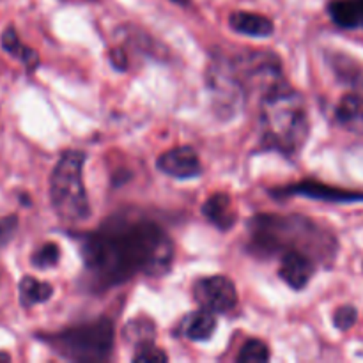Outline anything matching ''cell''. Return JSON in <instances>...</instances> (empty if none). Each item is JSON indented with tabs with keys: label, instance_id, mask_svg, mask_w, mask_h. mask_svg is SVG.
<instances>
[{
	"label": "cell",
	"instance_id": "2e32d148",
	"mask_svg": "<svg viewBox=\"0 0 363 363\" xmlns=\"http://www.w3.org/2000/svg\"><path fill=\"white\" fill-rule=\"evenodd\" d=\"M2 46L6 52H9L11 55L16 57V59L20 60V62L23 64L28 71H34L35 67L39 66L38 53H35L32 48H28V46H25L23 43L20 41V38H18L16 30H14L13 27H9L2 34Z\"/></svg>",
	"mask_w": 363,
	"mask_h": 363
},
{
	"label": "cell",
	"instance_id": "ba28073f",
	"mask_svg": "<svg viewBox=\"0 0 363 363\" xmlns=\"http://www.w3.org/2000/svg\"><path fill=\"white\" fill-rule=\"evenodd\" d=\"M160 172L176 179H194L202 174V163L199 152L191 145H181L165 151L156 160Z\"/></svg>",
	"mask_w": 363,
	"mask_h": 363
},
{
	"label": "cell",
	"instance_id": "8fae6325",
	"mask_svg": "<svg viewBox=\"0 0 363 363\" xmlns=\"http://www.w3.org/2000/svg\"><path fill=\"white\" fill-rule=\"evenodd\" d=\"M202 215L208 218L209 223L216 227L218 230H230L238 222V213L234 209L233 199L229 194H213L206 199L202 204Z\"/></svg>",
	"mask_w": 363,
	"mask_h": 363
},
{
	"label": "cell",
	"instance_id": "9c48e42d",
	"mask_svg": "<svg viewBox=\"0 0 363 363\" xmlns=\"http://www.w3.org/2000/svg\"><path fill=\"white\" fill-rule=\"evenodd\" d=\"M318 261L303 252H287L280 255L279 277L293 291H303L318 272Z\"/></svg>",
	"mask_w": 363,
	"mask_h": 363
},
{
	"label": "cell",
	"instance_id": "277c9868",
	"mask_svg": "<svg viewBox=\"0 0 363 363\" xmlns=\"http://www.w3.org/2000/svg\"><path fill=\"white\" fill-rule=\"evenodd\" d=\"M85 160L87 155L84 151L67 149L50 176V201L64 223H82L91 218V204L84 184Z\"/></svg>",
	"mask_w": 363,
	"mask_h": 363
},
{
	"label": "cell",
	"instance_id": "6da1fadb",
	"mask_svg": "<svg viewBox=\"0 0 363 363\" xmlns=\"http://www.w3.org/2000/svg\"><path fill=\"white\" fill-rule=\"evenodd\" d=\"M77 241L84 261L82 280L92 293H105L138 275L160 279L176 257V245L160 223L126 213L77 234Z\"/></svg>",
	"mask_w": 363,
	"mask_h": 363
},
{
	"label": "cell",
	"instance_id": "603a6c76",
	"mask_svg": "<svg viewBox=\"0 0 363 363\" xmlns=\"http://www.w3.org/2000/svg\"><path fill=\"white\" fill-rule=\"evenodd\" d=\"M110 62L116 69L119 71H126L128 69V59H126V52L121 48H113L110 50Z\"/></svg>",
	"mask_w": 363,
	"mask_h": 363
},
{
	"label": "cell",
	"instance_id": "7c38bea8",
	"mask_svg": "<svg viewBox=\"0 0 363 363\" xmlns=\"http://www.w3.org/2000/svg\"><path fill=\"white\" fill-rule=\"evenodd\" d=\"M229 27L234 32L250 38H269L275 32V23L264 14L248 13V11H234L229 16Z\"/></svg>",
	"mask_w": 363,
	"mask_h": 363
},
{
	"label": "cell",
	"instance_id": "8992f818",
	"mask_svg": "<svg viewBox=\"0 0 363 363\" xmlns=\"http://www.w3.org/2000/svg\"><path fill=\"white\" fill-rule=\"evenodd\" d=\"M194 300L213 314H227L238 305V291L229 277H204L194 284Z\"/></svg>",
	"mask_w": 363,
	"mask_h": 363
},
{
	"label": "cell",
	"instance_id": "d6986e66",
	"mask_svg": "<svg viewBox=\"0 0 363 363\" xmlns=\"http://www.w3.org/2000/svg\"><path fill=\"white\" fill-rule=\"evenodd\" d=\"M59 261H60V248L59 245L52 243V241L41 245V247L30 255L32 266L38 269L53 268V266L59 264Z\"/></svg>",
	"mask_w": 363,
	"mask_h": 363
},
{
	"label": "cell",
	"instance_id": "5b68a950",
	"mask_svg": "<svg viewBox=\"0 0 363 363\" xmlns=\"http://www.w3.org/2000/svg\"><path fill=\"white\" fill-rule=\"evenodd\" d=\"M53 353L64 360L96 363L110 360L116 344V330L108 318H99L84 325L69 326L57 333L39 335Z\"/></svg>",
	"mask_w": 363,
	"mask_h": 363
},
{
	"label": "cell",
	"instance_id": "ffe728a7",
	"mask_svg": "<svg viewBox=\"0 0 363 363\" xmlns=\"http://www.w3.org/2000/svg\"><path fill=\"white\" fill-rule=\"evenodd\" d=\"M131 360L135 363H163L169 360V354L163 350H160L158 346H155V342H147L142 344V346H137Z\"/></svg>",
	"mask_w": 363,
	"mask_h": 363
},
{
	"label": "cell",
	"instance_id": "7a4b0ae2",
	"mask_svg": "<svg viewBox=\"0 0 363 363\" xmlns=\"http://www.w3.org/2000/svg\"><path fill=\"white\" fill-rule=\"evenodd\" d=\"M248 252L255 257L272 259L287 252H303L319 266H332L339 254V240L326 223L303 215L261 213L247 223Z\"/></svg>",
	"mask_w": 363,
	"mask_h": 363
},
{
	"label": "cell",
	"instance_id": "3957f363",
	"mask_svg": "<svg viewBox=\"0 0 363 363\" xmlns=\"http://www.w3.org/2000/svg\"><path fill=\"white\" fill-rule=\"evenodd\" d=\"M259 144L266 151L298 156L311 135V116L303 96L282 82L266 92L259 106Z\"/></svg>",
	"mask_w": 363,
	"mask_h": 363
},
{
	"label": "cell",
	"instance_id": "4fadbf2b",
	"mask_svg": "<svg viewBox=\"0 0 363 363\" xmlns=\"http://www.w3.org/2000/svg\"><path fill=\"white\" fill-rule=\"evenodd\" d=\"M335 117L342 128L354 135H363V96L362 94H346L340 98L337 105Z\"/></svg>",
	"mask_w": 363,
	"mask_h": 363
},
{
	"label": "cell",
	"instance_id": "7402d4cb",
	"mask_svg": "<svg viewBox=\"0 0 363 363\" xmlns=\"http://www.w3.org/2000/svg\"><path fill=\"white\" fill-rule=\"evenodd\" d=\"M16 229H18V216L16 215L4 216V218H0V248H4L11 240H13Z\"/></svg>",
	"mask_w": 363,
	"mask_h": 363
},
{
	"label": "cell",
	"instance_id": "30bf717a",
	"mask_svg": "<svg viewBox=\"0 0 363 363\" xmlns=\"http://www.w3.org/2000/svg\"><path fill=\"white\" fill-rule=\"evenodd\" d=\"M216 325H218L216 314L206 311V308H199V311L190 312L181 319L176 328V335L190 339L194 342H204L215 335Z\"/></svg>",
	"mask_w": 363,
	"mask_h": 363
},
{
	"label": "cell",
	"instance_id": "44dd1931",
	"mask_svg": "<svg viewBox=\"0 0 363 363\" xmlns=\"http://www.w3.org/2000/svg\"><path fill=\"white\" fill-rule=\"evenodd\" d=\"M358 321V311L353 305H342L333 312V325L340 332H347L353 328Z\"/></svg>",
	"mask_w": 363,
	"mask_h": 363
},
{
	"label": "cell",
	"instance_id": "52a82bcc",
	"mask_svg": "<svg viewBox=\"0 0 363 363\" xmlns=\"http://www.w3.org/2000/svg\"><path fill=\"white\" fill-rule=\"evenodd\" d=\"M273 197H307L315 199V201L325 202H363V191L342 190V188L330 186V184L318 183V181H301L296 184H287V186H279L269 190Z\"/></svg>",
	"mask_w": 363,
	"mask_h": 363
},
{
	"label": "cell",
	"instance_id": "5bb4252c",
	"mask_svg": "<svg viewBox=\"0 0 363 363\" xmlns=\"http://www.w3.org/2000/svg\"><path fill=\"white\" fill-rule=\"evenodd\" d=\"M328 14L340 28L363 27V0H332Z\"/></svg>",
	"mask_w": 363,
	"mask_h": 363
},
{
	"label": "cell",
	"instance_id": "e0dca14e",
	"mask_svg": "<svg viewBox=\"0 0 363 363\" xmlns=\"http://www.w3.org/2000/svg\"><path fill=\"white\" fill-rule=\"evenodd\" d=\"M124 339L135 347L142 346V344L155 342L156 339V323L152 319L140 315V318H133L126 323L123 330Z\"/></svg>",
	"mask_w": 363,
	"mask_h": 363
},
{
	"label": "cell",
	"instance_id": "cb8c5ba5",
	"mask_svg": "<svg viewBox=\"0 0 363 363\" xmlns=\"http://www.w3.org/2000/svg\"><path fill=\"white\" fill-rule=\"evenodd\" d=\"M174 4H179V6H190L191 0H172Z\"/></svg>",
	"mask_w": 363,
	"mask_h": 363
},
{
	"label": "cell",
	"instance_id": "9a60e30c",
	"mask_svg": "<svg viewBox=\"0 0 363 363\" xmlns=\"http://www.w3.org/2000/svg\"><path fill=\"white\" fill-rule=\"evenodd\" d=\"M53 296V287L48 282L35 280L34 277H23L20 282L21 307L30 308L38 303H45Z\"/></svg>",
	"mask_w": 363,
	"mask_h": 363
},
{
	"label": "cell",
	"instance_id": "ac0fdd59",
	"mask_svg": "<svg viewBox=\"0 0 363 363\" xmlns=\"http://www.w3.org/2000/svg\"><path fill=\"white\" fill-rule=\"evenodd\" d=\"M269 358H272L269 347L259 339L247 340V342L241 346L240 354H238V362L240 363H261L268 362Z\"/></svg>",
	"mask_w": 363,
	"mask_h": 363
}]
</instances>
